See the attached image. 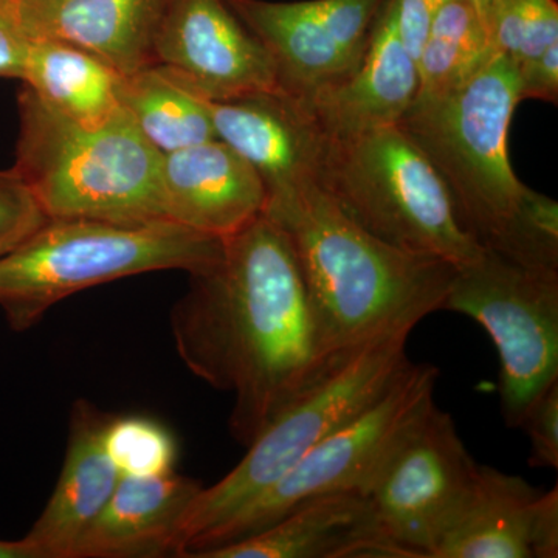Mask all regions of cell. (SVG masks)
<instances>
[{"instance_id": "44dd1931", "label": "cell", "mask_w": 558, "mask_h": 558, "mask_svg": "<svg viewBox=\"0 0 558 558\" xmlns=\"http://www.w3.org/2000/svg\"><path fill=\"white\" fill-rule=\"evenodd\" d=\"M123 75L90 51L58 39H31L22 83L65 119L97 126L121 110Z\"/></svg>"}, {"instance_id": "d4e9b609", "label": "cell", "mask_w": 558, "mask_h": 558, "mask_svg": "<svg viewBox=\"0 0 558 558\" xmlns=\"http://www.w3.org/2000/svg\"><path fill=\"white\" fill-rule=\"evenodd\" d=\"M492 40L515 65L558 43L557 0H495Z\"/></svg>"}, {"instance_id": "4fadbf2b", "label": "cell", "mask_w": 558, "mask_h": 558, "mask_svg": "<svg viewBox=\"0 0 558 558\" xmlns=\"http://www.w3.org/2000/svg\"><path fill=\"white\" fill-rule=\"evenodd\" d=\"M417 92V64L400 40L391 0L357 68L293 100L323 138L339 142L396 126L416 101Z\"/></svg>"}, {"instance_id": "484cf974", "label": "cell", "mask_w": 558, "mask_h": 558, "mask_svg": "<svg viewBox=\"0 0 558 558\" xmlns=\"http://www.w3.org/2000/svg\"><path fill=\"white\" fill-rule=\"evenodd\" d=\"M47 220L49 216L16 170L0 171V258L20 247Z\"/></svg>"}, {"instance_id": "8fae6325", "label": "cell", "mask_w": 558, "mask_h": 558, "mask_svg": "<svg viewBox=\"0 0 558 558\" xmlns=\"http://www.w3.org/2000/svg\"><path fill=\"white\" fill-rule=\"evenodd\" d=\"M154 64L208 101L281 92L269 51L227 0H172L154 43Z\"/></svg>"}, {"instance_id": "7c38bea8", "label": "cell", "mask_w": 558, "mask_h": 558, "mask_svg": "<svg viewBox=\"0 0 558 558\" xmlns=\"http://www.w3.org/2000/svg\"><path fill=\"white\" fill-rule=\"evenodd\" d=\"M216 137L259 175L267 207L319 183L325 138L282 92L209 102Z\"/></svg>"}, {"instance_id": "ba28073f", "label": "cell", "mask_w": 558, "mask_h": 558, "mask_svg": "<svg viewBox=\"0 0 558 558\" xmlns=\"http://www.w3.org/2000/svg\"><path fill=\"white\" fill-rule=\"evenodd\" d=\"M438 379L436 366L409 360L369 405L319 440L277 483L234 513L193 558L255 534L311 499L344 492L365 495L392 450L435 403Z\"/></svg>"}, {"instance_id": "83f0119b", "label": "cell", "mask_w": 558, "mask_h": 558, "mask_svg": "<svg viewBox=\"0 0 558 558\" xmlns=\"http://www.w3.org/2000/svg\"><path fill=\"white\" fill-rule=\"evenodd\" d=\"M446 0H392L396 28L413 60H418L433 20Z\"/></svg>"}, {"instance_id": "5b68a950", "label": "cell", "mask_w": 558, "mask_h": 558, "mask_svg": "<svg viewBox=\"0 0 558 558\" xmlns=\"http://www.w3.org/2000/svg\"><path fill=\"white\" fill-rule=\"evenodd\" d=\"M222 248L223 240L172 220L49 219L0 258V310L11 329L24 332L73 293L149 271L199 274Z\"/></svg>"}, {"instance_id": "836d02e7", "label": "cell", "mask_w": 558, "mask_h": 558, "mask_svg": "<svg viewBox=\"0 0 558 558\" xmlns=\"http://www.w3.org/2000/svg\"><path fill=\"white\" fill-rule=\"evenodd\" d=\"M11 5H20V3L33 2V0H7Z\"/></svg>"}, {"instance_id": "7402d4cb", "label": "cell", "mask_w": 558, "mask_h": 558, "mask_svg": "<svg viewBox=\"0 0 558 558\" xmlns=\"http://www.w3.org/2000/svg\"><path fill=\"white\" fill-rule=\"evenodd\" d=\"M120 101L143 137L163 156L218 138L211 101L163 65H148L123 76Z\"/></svg>"}, {"instance_id": "f546056e", "label": "cell", "mask_w": 558, "mask_h": 558, "mask_svg": "<svg viewBox=\"0 0 558 558\" xmlns=\"http://www.w3.org/2000/svg\"><path fill=\"white\" fill-rule=\"evenodd\" d=\"M31 39L7 0H0V78L21 80L24 76Z\"/></svg>"}, {"instance_id": "3957f363", "label": "cell", "mask_w": 558, "mask_h": 558, "mask_svg": "<svg viewBox=\"0 0 558 558\" xmlns=\"http://www.w3.org/2000/svg\"><path fill=\"white\" fill-rule=\"evenodd\" d=\"M288 234L333 354H352L442 311L457 267L385 244L319 183L266 208Z\"/></svg>"}, {"instance_id": "7a4b0ae2", "label": "cell", "mask_w": 558, "mask_h": 558, "mask_svg": "<svg viewBox=\"0 0 558 558\" xmlns=\"http://www.w3.org/2000/svg\"><path fill=\"white\" fill-rule=\"evenodd\" d=\"M519 72L506 54L439 100L414 102L400 130L446 185L454 218L483 250L558 269V205L512 170L508 132L520 105Z\"/></svg>"}, {"instance_id": "9c48e42d", "label": "cell", "mask_w": 558, "mask_h": 558, "mask_svg": "<svg viewBox=\"0 0 558 558\" xmlns=\"http://www.w3.org/2000/svg\"><path fill=\"white\" fill-rule=\"evenodd\" d=\"M442 311L483 326L499 357V400L510 428L558 380V269L483 250L454 269Z\"/></svg>"}, {"instance_id": "1f68e13d", "label": "cell", "mask_w": 558, "mask_h": 558, "mask_svg": "<svg viewBox=\"0 0 558 558\" xmlns=\"http://www.w3.org/2000/svg\"><path fill=\"white\" fill-rule=\"evenodd\" d=\"M0 558H40L38 549L28 542L21 539H0Z\"/></svg>"}, {"instance_id": "d6986e66", "label": "cell", "mask_w": 558, "mask_h": 558, "mask_svg": "<svg viewBox=\"0 0 558 558\" xmlns=\"http://www.w3.org/2000/svg\"><path fill=\"white\" fill-rule=\"evenodd\" d=\"M227 2L269 51L279 89L289 97H307L343 78L362 61L341 46L318 0Z\"/></svg>"}, {"instance_id": "603a6c76", "label": "cell", "mask_w": 558, "mask_h": 558, "mask_svg": "<svg viewBox=\"0 0 558 558\" xmlns=\"http://www.w3.org/2000/svg\"><path fill=\"white\" fill-rule=\"evenodd\" d=\"M495 54L498 53L490 32L473 3L446 0L418 54V92L414 102L439 100L453 94Z\"/></svg>"}, {"instance_id": "8992f818", "label": "cell", "mask_w": 558, "mask_h": 558, "mask_svg": "<svg viewBox=\"0 0 558 558\" xmlns=\"http://www.w3.org/2000/svg\"><path fill=\"white\" fill-rule=\"evenodd\" d=\"M410 330L387 333L352 352L277 414L240 464L191 502L178 532V557L193 558L220 526L277 483L307 451L354 417L409 363Z\"/></svg>"}, {"instance_id": "d6a6232c", "label": "cell", "mask_w": 558, "mask_h": 558, "mask_svg": "<svg viewBox=\"0 0 558 558\" xmlns=\"http://www.w3.org/2000/svg\"><path fill=\"white\" fill-rule=\"evenodd\" d=\"M478 11L481 20L487 25L492 35V21H494L495 0H469Z\"/></svg>"}, {"instance_id": "ac0fdd59", "label": "cell", "mask_w": 558, "mask_h": 558, "mask_svg": "<svg viewBox=\"0 0 558 558\" xmlns=\"http://www.w3.org/2000/svg\"><path fill=\"white\" fill-rule=\"evenodd\" d=\"M109 418L86 400L73 405L60 480L46 509L25 535L40 558H69L76 539L119 486V469L105 446Z\"/></svg>"}, {"instance_id": "2e32d148", "label": "cell", "mask_w": 558, "mask_h": 558, "mask_svg": "<svg viewBox=\"0 0 558 558\" xmlns=\"http://www.w3.org/2000/svg\"><path fill=\"white\" fill-rule=\"evenodd\" d=\"M172 0H33L11 5L28 39H58L128 76L154 64V43Z\"/></svg>"}, {"instance_id": "30bf717a", "label": "cell", "mask_w": 558, "mask_h": 558, "mask_svg": "<svg viewBox=\"0 0 558 558\" xmlns=\"http://www.w3.org/2000/svg\"><path fill=\"white\" fill-rule=\"evenodd\" d=\"M476 469L453 417L433 403L389 454L365 495L389 537L418 558H429Z\"/></svg>"}, {"instance_id": "e0dca14e", "label": "cell", "mask_w": 558, "mask_h": 558, "mask_svg": "<svg viewBox=\"0 0 558 558\" xmlns=\"http://www.w3.org/2000/svg\"><path fill=\"white\" fill-rule=\"evenodd\" d=\"M202 490L178 472L121 476L97 519L84 529L69 558L175 557L183 517Z\"/></svg>"}, {"instance_id": "ffe728a7", "label": "cell", "mask_w": 558, "mask_h": 558, "mask_svg": "<svg viewBox=\"0 0 558 558\" xmlns=\"http://www.w3.org/2000/svg\"><path fill=\"white\" fill-rule=\"evenodd\" d=\"M542 490L521 476L480 465L464 501L429 558H532Z\"/></svg>"}, {"instance_id": "9a60e30c", "label": "cell", "mask_w": 558, "mask_h": 558, "mask_svg": "<svg viewBox=\"0 0 558 558\" xmlns=\"http://www.w3.org/2000/svg\"><path fill=\"white\" fill-rule=\"evenodd\" d=\"M161 186L168 219L219 240L266 211L259 175L219 138L165 154Z\"/></svg>"}, {"instance_id": "52a82bcc", "label": "cell", "mask_w": 558, "mask_h": 558, "mask_svg": "<svg viewBox=\"0 0 558 558\" xmlns=\"http://www.w3.org/2000/svg\"><path fill=\"white\" fill-rule=\"evenodd\" d=\"M319 185L349 218L392 247L454 267L483 252L459 227L438 172L399 124L325 140Z\"/></svg>"}, {"instance_id": "f1b7e54d", "label": "cell", "mask_w": 558, "mask_h": 558, "mask_svg": "<svg viewBox=\"0 0 558 558\" xmlns=\"http://www.w3.org/2000/svg\"><path fill=\"white\" fill-rule=\"evenodd\" d=\"M519 72L520 101H558V43L537 58L515 65Z\"/></svg>"}, {"instance_id": "4316f807", "label": "cell", "mask_w": 558, "mask_h": 558, "mask_svg": "<svg viewBox=\"0 0 558 558\" xmlns=\"http://www.w3.org/2000/svg\"><path fill=\"white\" fill-rule=\"evenodd\" d=\"M519 428L531 440L529 464L534 469H558V380L534 399L524 411Z\"/></svg>"}, {"instance_id": "5bb4252c", "label": "cell", "mask_w": 558, "mask_h": 558, "mask_svg": "<svg viewBox=\"0 0 558 558\" xmlns=\"http://www.w3.org/2000/svg\"><path fill=\"white\" fill-rule=\"evenodd\" d=\"M418 558L381 529L360 492L326 495L290 510L255 534L197 558Z\"/></svg>"}, {"instance_id": "cb8c5ba5", "label": "cell", "mask_w": 558, "mask_h": 558, "mask_svg": "<svg viewBox=\"0 0 558 558\" xmlns=\"http://www.w3.org/2000/svg\"><path fill=\"white\" fill-rule=\"evenodd\" d=\"M105 446L121 476L167 475L179 457L170 429L146 416H110Z\"/></svg>"}, {"instance_id": "277c9868", "label": "cell", "mask_w": 558, "mask_h": 558, "mask_svg": "<svg viewBox=\"0 0 558 558\" xmlns=\"http://www.w3.org/2000/svg\"><path fill=\"white\" fill-rule=\"evenodd\" d=\"M14 170L49 219L119 223L170 220L159 153L130 113L84 126L50 109L24 86Z\"/></svg>"}, {"instance_id": "6da1fadb", "label": "cell", "mask_w": 558, "mask_h": 558, "mask_svg": "<svg viewBox=\"0 0 558 558\" xmlns=\"http://www.w3.org/2000/svg\"><path fill=\"white\" fill-rule=\"evenodd\" d=\"M190 277L171 314L175 349L194 376L233 396L230 432L248 447L351 354L330 351L295 250L266 213Z\"/></svg>"}, {"instance_id": "4dcf8cb0", "label": "cell", "mask_w": 558, "mask_h": 558, "mask_svg": "<svg viewBox=\"0 0 558 558\" xmlns=\"http://www.w3.org/2000/svg\"><path fill=\"white\" fill-rule=\"evenodd\" d=\"M558 557V490L542 492L532 531V558Z\"/></svg>"}]
</instances>
